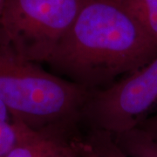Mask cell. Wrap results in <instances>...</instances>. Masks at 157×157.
<instances>
[{
    "label": "cell",
    "instance_id": "cell-1",
    "mask_svg": "<svg viewBox=\"0 0 157 157\" xmlns=\"http://www.w3.org/2000/svg\"><path fill=\"white\" fill-rule=\"evenodd\" d=\"M157 56V44L121 0H82L72 26L45 62L52 73L94 92Z\"/></svg>",
    "mask_w": 157,
    "mask_h": 157
},
{
    "label": "cell",
    "instance_id": "cell-4",
    "mask_svg": "<svg viewBox=\"0 0 157 157\" xmlns=\"http://www.w3.org/2000/svg\"><path fill=\"white\" fill-rule=\"evenodd\" d=\"M157 103V56L105 88L92 92L81 122L89 128L120 135L135 128Z\"/></svg>",
    "mask_w": 157,
    "mask_h": 157
},
{
    "label": "cell",
    "instance_id": "cell-2",
    "mask_svg": "<svg viewBox=\"0 0 157 157\" xmlns=\"http://www.w3.org/2000/svg\"><path fill=\"white\" fill-rule=\"evenodd\" d=\"M91 94L20 56L0 27V101L13 120L36 129L78 127Z\"/></svg>",
    "mask_w": 157,
    "mask_h": 157
},
{
    "label": "cell",
    "instance_id": "cell-7",
    "mask_svg": "<svg viewBox=\"0 0 157 157\" xmlns=\"http://www.w3.org/2000/svg\"><path fill=\"white\" fill-rule=\"evenodd\" d=\"M97 151L104 157H129L118 146L112 134L99 130L89 128L85 135Z\"/></svg>",
    "mask_w": 157,
    "mask_h": 157
},
{
    "label": "cell",
    "instance_id": "cell-6",
    "mask_svg": "<svg viewBox=\"0 0 157 157\" xmlns=\"http://www.w3.org/2000/svg\"><path fill=\"white\" fill-rule=\"evenodd\" d=\"M157 44V0H121Z\"/></svg>",
    "mask_w": 157,
    "mask_h": 157
},
{
    "label": "cell",
    "instance_id": "cell-8",
    "mask_svg": "<svg viewBox=\"0 0 157 157\" xmlns=\"http://www.w3.org/2000/svg\"><path fill=\"white\" fill-rule=\"evenodd\" d=\"M17 140V129L13 120L0 121V157H6Z\"/></svg>",
    "mask_w": 157,
    "mask_h": 157
},
{
    "label": "cell",
    "instance_id": "cell-11",
    "mask_svg": "<svg viewBox=\"0 0 157 157\" xmlns=\"http://www.w3.org/2000/svg\"><path fill=\"white\" fill-rule=\"evenodd\" d=\"M11 113L9 112L8 108L6 107V106L0 101V121L2 120H11Z\"/></svg>",
    "mask_w": 157,
    "mask_h": 157
},
{
    "label": "cell",
    "instance_id": "cell-9",
    "mask_svg": "<svg viewBox=\"0 0 157 157\" xmlns=\"http://www.w3.org/2000/svg\"><path fill=\"white\" fill-rule=\"evenodd\" d=\"M73 143L79 157H104L96 150L85 135L77 133L73 136Z\"/></svg>",
    "mask_w": 157,
    "mask_h": 157
},
{
    "label": "cell",
    "instance_id": "cell-5",
    "mask_svg": "<svg viewBox=\"0 0 157 157\" xmlns=\"http://www.w3.org/2000/svg\"><path fill=\"white\" fill-rule=\"evenodd\" d=\"M118 146L129 157H157V140L140 128L113 135Z\"/></svg>",
    "mask_w": 157,
    "mask_h": 157
},
{
    "label": "cell",
    "instance_id": "cell-3",
    "mask_svg": "<svg viewBox=\"0 0 157 157\" xmlns=\"http://www.w3.org/2000/svg\"><path fill=\"white\" fill-rule=\"evenodd\" d=\"M82 0H6L0 27L17 52L45 63L72 26Z\"/></svg>",
    "mask_w": 157,
    "mask_h": 157
},
{
    "label": "cell",
    "instance_id": "cell-10",
    "mask_svg": "<svg viewBox=\"0 0 157 157\" xmlns=\"http://www.w3.org/2000/svg\"><path fill=\"white\" fill-rule=\"evenodd\" d=\"M137 128H140L147 134L157 140V113L148 115L140 122Z\"/></svg>",
    "mask_w": 157,
    "mask_h": 157
}]
</instances>
